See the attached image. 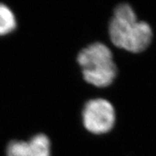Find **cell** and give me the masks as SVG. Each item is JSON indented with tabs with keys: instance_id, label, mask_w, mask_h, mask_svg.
I'll return each mask as SVG.
<instances>
[{
	"instance_id": "cell-4",
	"label": "cell",
	"mask_w": 156,
	"mask_h": 156,
	"mask_svg": "<svg viewBox=\"0 0 156 156\" xmlns=\"http://www.w3.org/2000/svg\"><path fill=\"white\" fill-rule=\"evenodd\" d=\"M7 156H50L51 144L48 136L40 133L28 141L14 140L6 149Z\"/></svg>"
},
{
	"instance_id": "cell-5",
	"label": "cell",
	"mask_w": 156,
	"mask_h": 156,
	"mask_svg": "<svg viewBox=\"0 0 156 156\" xmlns=\"http://www.w3.org/2000/svg\"><path fill=\"white\" fill-rule=\"evenodd\" d=\"M16 26V19L12 10L6 5L0 3V36L13 32Z\"/></svg>"
},
{
	"instance_id": "cell-3",
	"label": "cell",
	"mask_w": 156,
	"mask_h": 156,
	"mask_svg": "<svg viewBox=\"0 0 156 156\" xmlns=\"http://www.w3.org/2000/svg\"><path fill=\"white\" fill-rule=\"evenodd\" d=\"M115 119V108L105 99H93L84 105L82 111L83 124L91 133H108L114 127Z\"/></svg>"
},
{
	"instance_id": "cell-2",
	"label": "cell",
	"mask_w": 156,
	"mask_h": 156,
	"mask_svg": "<svg viewBox=\"0 0 156 156\" xmlns=\"http://www.w3.org/2000/svg\"><path fill=\"white\" fill-rule=\"evenodd\" d=\"M84 80L98 88L112 84L117 75L116 65L111 49L101 42L88 45L77 56Z\"/></svg>"
},
{
	"instance_id": "cell-1",
	"label": "cell",
	"mask_w": 156,
	"mask_h": 156,
	"mask_svg": "<svg viewBox=\"0 0 156 156\" xmlns=\"http://www.w3.org/2000/svg\"><path fill=\"white\" fill-rule=\"evenodd\" d=\"M108 33L114 45L134 54L147 49L153 37L150 25L138 21L136 12L127 3L115 7L109 23Z\"/></svg>"
}]
</instances>
